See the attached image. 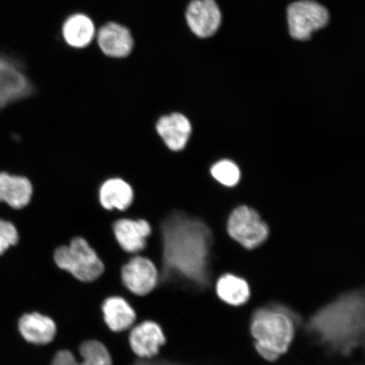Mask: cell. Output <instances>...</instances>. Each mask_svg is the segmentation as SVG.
<instances>
[{
    "mask_svg": "<svg viewBox=\"0 0 365 365\" xmlns=\"http://www.w3.org/2000/svg\"><path fill=\"white\" fill-rule=\"evenodd\" d=\"M163 246L162 279L179 281L196 291L212 285V232L202 221L172 212L160 225Z\"/></svg>",
    "mask_w": 365,
    "mask_h": 365,
    "instance_id": "6da1fadb",
    "label": "cell"
},
{
    "mask_svg": "<svg viewBox=\"0 0 365 365\" xmlns=\"http://www.w3.org/2000/svg\"><path fill=\"white\" fill-rule=\"evenodd\" d=\"M364 289L342 293L304 322L310 339L329 355L348 358L364 344Z\"/></svg>",
    "mask_w": 365,
    "mask_h": 365,
    "instance_id": "7a4b0ae2",
    "label": "cell"
},
{
    "mask_svg": "<svg viewBox=\"0 0 365 365\" xmlns=\"http://www.w3.org/2000/svg\"><path fill=\"white\" fill-rule=\"evenodd\" d=\"M302 324L300 314L284 304L275 302L255 309L250 319L255 350L267 361H277L289 351Z\"/></svg>",
    "mask_w": 365,
    "mask_h": 365,
    "instance_id": "3957f363",
    "label": "cell"
},
{
    "mask_svg": "<svg viewBox=\"0 0 365 365\" xmlns=\"http://www.w3.org/2000/svg\"><path fill=\"white\" fill-rule=\"evenodd\" d=\"M54 262L82 282H93L102 275L104 264L88 242L81 237L71 240L70 245L61 246L54 252Z\"/></svg>",
    "mask_w": 365,
    "mask_h": 365,
    "instance_id": "277c9868",
    "label": "cell"
},
{
    "mask_svg": "<svg viewBox=\"0 0 365 365\" xmlns=\"http://www.w3.org/2000/svg\"><path fill=\"white\" fill-rule=\"evenodd\" d=\"M34 91L33 82L26 75L21 62L0 53V111L29 98Z\"/></svg>",
    "mask_w": 365,
    "mask_h": 365,
    "instance_id": "5b68a950",
    "label": "cell"
},
{
    "mask_svg": "<svg viewBox=\"0 0 365 365\" xmlns=\"http://www.w3.org/2000/svg\"><path fill=\"white\" fill-rule=\"evenodd\" d=\"M227 230L231 238L247 250L264 243L269 235V227L254 209L240 205L228 217Z\"/></svg>",
    "mask_w": 365,
    "mask_h": 365,
    "instance_id": "8992f818",
    "label": "cell"
},
{
    "mask_svg": "<svg viewBox=\"0 0 365 365\" xmlns=\"http://www.w3.org/2000/svg\"><path fill=\"white\" fill-rule=\"evenodd\" d=\"M289 33L294 39L305 41L314 31L323 29L329 21L327 9L312 0H301L287 8Z\"/></svg>",
    "mask_w": 365,
    "mask_h": 365,
    "instance_id": "52a82bcc",
    "label": "cell"
},
{
    "mask_svg": "<svg viewBox=\"0 0 365 365\" xmlns=\"http://www.w3.org/2000/svg\"><path fill=\"white\" fill-rule=\"evenodd\" d=\"M186 21L193 34L207 38L217 33L222 15L214 0H193L187 7Z\"/></svg>",
    "mask_w": 365,
    "mask_h": 365,
    "instance_id": "ba28073f",
    "label": "cell"
},
{
    "mask_svg": "<svg viewBox=\"0 0 365 365\" xmlns=\"http://www.w3.org/2000/svg\"><path fill=\"white\" fill-rule=\"evenodd\" d=\"M158 272L149 259L135 257L122 267V281L132 293L143 296L158 284Z\"/></svg>",
    "mask_w": 365,
    "mask_h": 365,
    "instance_id": "9c48e42d",
    "label": "cell"
},
{
    "mask_svg": "<svg viewBox=\"0 0 365 365\" xmlns=\"http://www.w3.org/2000/svg\"><path fill=\"white\" fill-rule=\"evenodd\" d=\"M96 38L99 48L109 58H126L130 56L135 46L130 29L118 22H108L100 27Z\"/></svg>",
    "mask_w": 365,
    "mask_h": 365,
    "instance_id": "30bf717a",
    "label": "cell"
},
{
    "mask_svg": "<svg viewBox=\"0 0 365 365\" xmlns=\"http://www.w3.org/2000/svg\"><path fill=\"white\" fill-rule=\"evenodd\" d=\"M114 236L120 247L128 253H137L147 246L152 227L144 219H120L113 222Z\"/></svg>",
    "mask_w": 365,
    "mask_h": 365,
    "instance_id": "8fae6325",
    "label": "cell"
},
{
    "mask_svg": "<svg viewBox=\"0 0 365 365\" xmlns=\"http://www.w3.org/2000/svg\"><path fill=\"white\" fill-rule=\"evenodd\" d=\"M156 129L168 148L179 152L188 143L192 126L185 115L173 113L160 118Z\"/></svg>",
    "mask_w": 365,
    "mask_h": 365,
    "instance_id": "7c38bea8",
    "label": "cell"
},
{
    "mask_svg": "<svg viewBox=\"0 0 365 365\" xmlns=\"http://www.w3.org/2000/svg\"><path fill=\"white\" fill-rule=\"evenodd\" d=\"M166 337L157 323L145 322L130 332V344L133 352L143 359L154 357L165 344Z\"/></svg>",
    "mask_w": 365,
    "mask_h": 365,
    "instance_id": "4fadbf2b",
    "label": "cell"
},
{
    "mask_svg": "<svg viewBox=\"0 0 365 365\" xmlns=\"http://www.w3.org/2000/svg\"><path fill=\"white\" fill-rule=\"evenodd\" d=\"M61 31L66 44L77 49L88 47L97 34L94 21L84 13L68 16L63 23Z\"/></svg>",
    "mask_w": 365,
    "mask_h": 365,
    "instance_id": "5bb4252c",
    "label": "cell"
},
{
    "mask_svg": "<svg viewBox=\"0 0 365 365\" xmlns=\"http://www.w3.org/2000/svg\"><path fill=\"white\" fill-rule=\"evenodd\" d=\"M33 193V185L27 178L0 173V202L21 209L29 204Z\"/></svg>",
    "mask_w": 365,
    "mask_h": 365,
    "instance_id": "9a60e30c",
    "label": "cell"
},
{
    "mask_svg": "<svg viewBox=\"0 0 365 365\" xmlns=\"http://www.w3.org/2000/svg\"><path fill=\"white\" fill-rule=\"evenodd\" d=\"M99 202L103 207L125 211L134 200V190L124 180L113 178L103 182L99 189Z\"/></svg>",
    "mask_w": 365,
    "mask_h": 365,
    "instance_id": "2e32d148",
    "label": "cell"
},
{
    "mask_svg": "<svg viewBox=\"0 0 365 365\" xmlns=\"http://www.w3.org/2000/svg\"><path fill=\"white\" fill-rule=\"evenodd\" d=\"M19 330L27 341L47 344L56 334V325L52 319L39 313L26 314L20 319Z\"/></svg>",
    "mask_w": 365,
    "mask_h": 365,
    "instance_id": "e0dca14e",
    "label": "cell"
},
{
    "mask_svg": "<svg viewBox=\"0 0 365 365\" xmlns=\"http://www.w3.org/2000/svg\"><path fill=\"white\" fill-rule=\"evenodd\" d=\"M80 352L83 358L77 361L70 351H61L53 359L52 365H112V359L106 346L101 342L91 340L82 344Z\"/></svg>",
    "mask_w": 365,
    "mask_h": 365,
    "instance_id": "ac0fdd59",
    "label": "cell"
},
{
    "mask_svg": "<svg viewBox=\"0 0 365 365\" xmlns=\"http://www.w3.org/2000/svg\"><path fill=\"white\" fill-rule=\"evenodd\" d=\"M216 293L223 303L235 307L248 303L251 296L249 282L232 273H226L218 278Z\"/></svg>",
    "mask_w": 365,
    "mask_h": 365,
    "instance_id": "d6986e66",
    "label": "cell"
},
{
    "mask_svg": "<svg viewBox=\"0 0 365 365\" xmlns=\"http://www.w3.org/2000/svg\"><path fill=\"white\" fill-rule=\"evenodd\" d=\"M103 312L105 322L113 331H125L135 321V310L120 297H112L105 300Z\"/></svg>",
    "mask_w": 365,
    "mask_h": 365,
    "instance_id": "ffe728a7",
    "label": "cell"
},
{
    "mask_svg": "<svg viewBox=\"0 0 365 365\" xmlns=\"http://www.w3.org/2000/svg\"><path fill=\"white\" fill-rule=\"evenodd\" d=\"M211 173L214 179L227 187L235 186L240 179L239 167L230 160H222L214 164Z\"/></svg>",
    "mask_w": 365,
    "mask_h": 365,
    "instance_id": "44dd1931",
    "label": "cell"
},
{
    "mask_svg": "<svg viewBox=\"0 0 365 365\" xmlns=\"http://www.w3.org/2000/svg\"><path fill=\"white\" fill-rule=\"evenodd\" d=\"M19 241V235L11 222L0 219V255L16 245Z\"/></svg>",
    "mask_w": 365,
    "mask_h": 365,
    "instance_id": "7402d4cb",
    "label": "cell"
},
{
    "mask_svg": "<svg viewBox=\"0 0 365 365\" xmlns=\"http://www.w3.org/2000/svg\"><path fill=\"white\" fill-rule=\"evenodd\" d=\"M135 365H181L170 362H149V361H141L136 363Z\"/></svg>",
    "mask_w": 365,
    "mask_h": 365,
    "instance_id": "603a6c76",
    "label": "cell"
}]
</instances>
